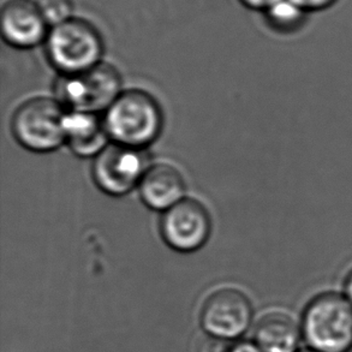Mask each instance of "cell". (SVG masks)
<instances>
[{
  "mask_svg": "<svg viewBox=\"0 0 352 352\" xmlns=\"http://www.w3.org/2000/svg\"><path fill=\"white\" fill-rule=\"evenodd\" d=\"M48 23L33 0H10L1 10V34L14 47L36 46L47 38Z\"/></svg>",
  "mask_w": 352,
  "mask_h": 352,
  "instance_id": "9",
  "label": "cell"
},
{
  "mask_svg": "<svg viewBox=\"0 0 352 352\" xmlns=\"http://www.w3.org/2000/svg\"><path fill=\"white\" fill-rule=\"evenodd\" d=\"M65 107L58 100L38 96L16 110L11 129L16 140L33 152H51L65 142Z\"/></svg>",
  "mask_w": 352,
  "mask_h": 352,
  "instance_id": "5",
  "label": "cell"
},
{
  "mask_svg": "<svg viewBox=\"0 0 352 352\" xmlns=\"http://www.w3.org/2000/svg\"><path fill=\"white\" fill-rule=\"evenodd\" d=\"M47 54L63 75L85 72L101 63L102 38L94 25L70 19L52 27L47 35Z\"/></svg>",
  "mask_w": 352,
  "mask_h": 352,
  "instance_id": "4",
  "label": "cell"
},
{
  "mask_svg": "<svg viewBox=\"0 0 352 352\" xmlns=\"http://www.w3.org/2000/svg\"><path fill=\"white\" fill-rule=\"evenodd\" d=\"M297 4L302 6L305 11H314L329 8L333 4L336 0H294Z\"/></svg>",
  "mask_w": 352,
  "mask_h": 352,
  "instance_id": "16",
  "label": "cell"
},
{
  "mask_svg": "<svg viewBox=\"0 0 352 352\" xmlns=\"http://www.w3.org/2000/svg\"><path fill=\"white\" fill-rule=\"evenodd\" d=\"M148 167L143 149L112 142L96 155L93 178L107 195L124 196L140 186Z\"/></svg>",
  "mask_w": 352,
  "mask_h": 352,
  "instance_id": "6",
  "label": "cell"
},
{
  "mask_svg": "<svg viewBox=\"0 0 352 352\" xmlns=\"http://www.w3.org/2000/svg\"><path fill=\"white\" fill-rule=\"evenodd\" d=\"M63 125L65 142L78 157H96L109 144L104 122L96 113L67 110Z\"/></svg>",
  "mask_w": 352,
  "mask_h": 352,
  "instance_id": "11",
  "label": "cell"
},
{
  "mask_svg": "<svg viewBox=\"0 0 352 352\" xmlns=\"http://www.w3.org/2000/svg\"><path fill=\"white\" fill-rule=\"evenodd\" d=\"M210 230V217L205 206L186 197L165 210L160 223L162 239L168 247L181 252H195L204 247Z\"/></svg>",
  "mask_w": 352,
  "mask_h": 352,
  "instance_id": "7",
  "label": "cell"
},
{
  "mask_svg": "<svg viewBox=\"0 0 352 352\" xmlns=\"http://www.w3.org/2000/svg\"><path fill=\"white\" fill-rule=\"evenodd\" d=\"M186 190L184 177L170 164H155L148 167L138 186L143 204L152 210L162 212L186 199Z\"/></svg>",
  "mask_w": 352,
  "mask_h": 352,
  "instance_id": "10",
  "label": "cell"
},
{
  "mask_svg": "<svg viewBox=\"0 0 352 352\" xmlns=\"http://www.w3.org/2000/svg\"><path fill=\"white\" fill-rule=\"evenodd\" d=\"M250 300L242 291L224 287L210 294L201 311V324L212 337L237 338L252 322Z\"/></svg>",
  "mask_w": 352,
  "mask_h": 352,
  "instance_id": "8",
  "label": "cell"
},
{
  "mask_svg": "<svg viewBox=\"0 0 352 352\" xmlns=\"http://www.w3.org/2000/svg\"><path fill=\"white\" fill-rule=\"evenodd\" d=\"M231 352H262L257 345L249 343L238 344L232 348Z\"/></svg>",
  "mask_w": 352,
  "mask_h": 352,
  "instance_id": "18",
  "label": "cell"
},
{
  "mask_svg": "<svg viewBox=\"0 0 352 352\" xmlns=\"http://www.w3.org/2000/svg\"><path fill=\"white\" fill-rule=\"evenodd\" d=\"M48 25H57L72 19V0H35Z\"/></svg>",
  "mask_w": 352,
  "mask_h": 352,
  "instance_id": "14",
  "label": "cell"
},
{
  "mask_svg": "<svg viewBox=\"0 0 352 352\" xmlns=\"http://www.w3.org/2000/svg\"><path fill=\"white\" fill-rule=\"evenodd\" d=\"M345 294H346V298L351 302L352 305V272L345 281Z\"/></svg>",
  "mask_w": 352,
  "mask_h": 352,
  "instance_id": "19",
  "label": "cell"
},
{
  "mask_svg": "<svg viewBox=\"0 0 352 352\" xmlns=\"http://www.w3.org/2000/svg\"><path fill=\"white\" fill-rule=\"evenodd\" d=\"M106 133L112 142L143 149L162 133V109L147 91H123L105 111L102 118Z\"/></svg>",
  "mask_w": 352,
  "mask_h": 352,
  "instance_id": "1",
  "label": "cell"
},
{
  "mask_svg": "<svg viewBox=\"0 0 352 352\" xmlns=\"http://www.w3.org/2000/svg\"><path fill=\"white\" fill-rule=\"evenodd\" d=\"M231 350L232 348L230 345L229 339L210 337L202 343L199 352H231Z\"/></svg>",
  "mask_w": 352,
  "mask_h": 352,
  "instance_id": "15",
  "label": "cell"
},
{
  "mask_svg": "<svg viewBox=\"0 0 352 352\" xmlns=\"http://www.w3.org/2000/svg\"><path fill=\"white\" fill-rule=\"evenodd\" d=\"M243 4L247 5L248 8L256 10L270 9L272 5L276 4V1L279 0H241Z\"/></svg>",
  "mask_w": 352,
  "mask_h": 352,
  "instance_id": "17",
  "label": "cell"
},
{
  "mask_svg": "<svg viewBox=\"0 0 352 352\" xmlns=\"http://www.w3.org/2000/svg\"><path fill=\"white\" fill-rule=\"evenodd\" d=\"M254 337L262 352H296L300 333L290 315L272 311L257 322Z\"/></svg>",
  "mask_w": 352,
  "mask_h": 352,
  "instance_id": "12",
  "label": "cell"
},
{
  "mask_svg": "<svg viewBox=\"0 0 352 352\" xmlns=\"http://www.w3.org/2000/svg\"><path fill=\"white\" fill-rule=\"evenodd\" d=\"M303 334L320 352H346L352 346V305L337 294L316 297L305 310Z\"/></svg>",
  "mask_w": 352,
  "mask_h": 352,
  "instance_id": "2",
  "label": "cell"
},
{
  "mask_svg": "<svg viewBox=\"0 0 352 352\" xmlns=\"http://www.w3.org/2000/svg\"><path fill=\"white\" fill-rule=\"evenodd\" d=\"M300 352H320V351H318V350H314V349H311V350H303V351H300Z\"/></svg>",
  "mask_w": 352,
  "mask_h": 352,
  "instance_id": "20",
  "label": "cell"
},
{
  "mask_svg": "<svg viewBox=\"0 0 352 352\" xmlns=\"http://www.w3.org/2000/svg\"><path fill=\"white\" fill-rule=\"evenodd\" d=\"M305 11L294 0H279L266 10L267 19L273 28L290 32L300 27L305 19Z\"/></svg>",
  "mask_w": 352,
  "mask_h": 352,
  "instance_id": "13",
  "label": "cell"
},
{
  "mask_svg": "<svg viewBox=\"0 0 352 352\" xmlns=\"http://www.w3.org/2000/svg\"><path fill=\"white\" fill-rule=\"evenodd\" d=\"M57 100L67 110L99 113L107 111L123 91L118 70L99 63L85 72L63 75L56 87Z\"/></svg>",
  "mask_w": 352,
  "mask_h": 352,
  "instance_id": "3",
  "label": "cell"
}]
</instances>
